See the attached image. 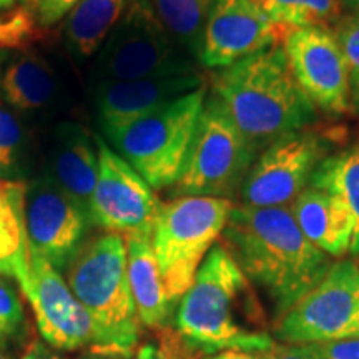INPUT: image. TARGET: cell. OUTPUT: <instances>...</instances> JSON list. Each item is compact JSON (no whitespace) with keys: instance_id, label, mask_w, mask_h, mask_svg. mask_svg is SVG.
Returning <instances> with one entry per match:
<instances>
[{"instance_id":"6da1fadb","label":"cell","mask_w":359,"mask_h":359,"mask_svg":"<svg viewBox=\"0 0 359 359\" xmlns=\"http://www.w3.org/2000/svg\"><path fill=\"white\" fill-rule=\"evenodd\" d=\"M222 236L243 275L269 303L275 325L333 264L303 235L290 208L235 203Z\"/></svg>"},{"instance_id":"7a4b0ae2","label":"cell","mask_w":359,"mask_h":359,"mask_svg":"<svg viewBox=\"0 0 359 359\" xmlns=\"http://www.w3.org/2000/svg\"><path fill=\"white\" fill-rule=\"evenodd\" d=\"M175 330L201 356L226 349L264 353L276 344L259 294L223 243L210 250L180 299Z\"/></svg>"},{"instance_id":"3957f363","label":"cell","mask_w":359,"mask_h":359,"mask_svg":"<svg viewBox=\"0 0 359 359\" xmlns=\"http://www.w3.org/2000/svg\"><path fill=\"white\" fill-rule=\"evenodd\" d=\"M212 93L259 154L276 138L318 120V110L296 82L281 43L218 70Z\"/></svg>"},{"instance_id":"277c9868","label":"cell","mask_w":359,"mask_h":359,"mask_svg":"<svg viewBox=\"0 0 359 359\" xmlns=\"http://www.w3.org/2000/svg\"><path fill=\"white\" fill-rule=\"evenodd\" d=\"M64 273L92 320V349L132 354L140 339V320L130 290L125 236L102 233L88 238Z\"/></svg>"},{"instance_id":"5b68a950","label":"cell","mask_w":359,"mask_h":359,"mask_svg":"<svg viewBox=\"0 0 359 359\" xmlns=\"http://www.w3.org/2000/svg\"><path fill=\"white\" fill-rule=\"evenodd\" d=\"M233 206L235 201L210 196H178L160 205L151 226V248L175 308L223 235Z\"/></svg>"},{"instance_id":"8992f818","label":"cell","mask_w":359,"mask_h":359,"mask_svg":"<svg viewBox=\"0 0 359 359\" xmlns=\"http://www.w3.org/2000/svg\"><path fill=\"white\" fill-rule=\"evenodd\" d=\"M206 87L170 102L103 137L155 191L172 188L182 175Z\"/></svg>"},{"instance_id":"52a82bcc","label":"cell","mask_w":359,"mask_h":359,"mask_svg":"<svg viewBox=\"0 0 359 359\" xmlns=\"http://www.w3.org/2000/svg\"><path fill=\"white\" fill-rule=\"evenodd\" d=\"M200 64L173 37L150 0H130L95 55L97 82L201 74Z\"/></svg>"},{"instance_id":"ba28073f","label":"cell","mask_w":359,"mask_h":359,"mask_svg":"<svg viewBox=\"0 0 359 359\" xmlns=\"http://www.w3.org/2000/svg\"><path fill=\"white\" fill-rule=\"evenodd\" d=\"M258 155L222 100L208 92L182 175L170 193L175 198L210 196L233 201Z\"/></svg>"},{"instance_id":"9c48e42d","label":"cell","mask_w":359,"mask_h":359,"mask_svg":"<svg viewBox=\"0 0 359 359\" xmlns=\"http://www.w3.org/2000/svg\"><path fill=\"white\" fill-rule=\"evenodd\" d=\"M281 344L330 343L359 338V266L333 262L325 278L273 327Z\"/></svg>"},{"instance_id":"30bf717a","label":"cell","mask_w":359,"mask_h":359,"mask_svg":"<svg viewBox=\"0 0 359 359\" xmlns=\"http://www.w3.org/2000/svg\"><path fill=\"white\" fill-rule=\"evenodd\" d=\"M327 156V140L311 130H296L269 143L255 160L241 185L240 205L290 208L311 183Z\"/></svg>"},{"instance_id":"8fae6325","label":"cell","mask_w":359,"mask_h":359,"mask_svg":"<svg viewBox=\"0 0 359 359\" xmlns=\"http://www.w3.org/2000/svg\"><path fill=\"white\" fill-rule=\"evenodd\" d=\"M98 150L97 185L88 217L103 233L137 235L151 233L161 201L156 191L109 143L95 135Z\"/></svg>"},{"instance_id":"7c38bea8","label":"cell","mask_w":359,"mask_h":359,"mask_svg":"<svg viewBox=\"0 0 359 359\" xmlns=\"http://www.w3.org/2000/svg\"><path fill=\"white\" fill-rule=\"evenodd\" d=\"M281 47L296 82L314 109L334 116L353 110L346 58L333 29L293 30L281 39Z\"/></svg>"},{"instance_id":"4fadbf2b","label":"cell","mask_w":359,"mask_h":359,"mask_svg":"<svg viewBox=\"0 0 359 359\" xmlns=\"http://www.w3.org/2000/svg\"><path fill=\"white\" fill-rule=\"evenodd\" d=\"M92 222L79 203L43 172L25 182V228L35 251L64 273L85 241Z\"/></svg>"},{"instance_id":"5bb4252c","label":"cell","mask_w":359,"mask_h":359,"mask_svg":"<svg viewBox=\"0 0 359 359\" xmlns=\"http://www.w3.org/2000/svg\"><path fill=\"white\" fill-rule=\"evenodd\" d=\"M281 43L266 12L248 0H215L201 35L198 64L223 70L259 50Z\"/></svg>"},{"instance_id":"9a60e30c","label":"cell","mask_w":359,"mask_h":359,"mask_svg":"<svg viewBox=\"0 0 359 359\" xmlns=\"http://www.w3.org/2000/svg\"><path fill=\"white\" fill-rule=\"evenodd\" d=\"M32 281L24 291L43 341L53 349L93 346V325L60 271L30 246Z\"/></svg>"},{"instance_id":"2e32d148","label":"cell","mask_w":359,"mask_h":359,"mask_svg":"<svg viewBox=\"0 0 359 359\" xmlns=\"http://www.w3.org/2000/svg\"><path fill=\"white\" fill-rule=\"evenodd\" d=\"M203 87L201 74L97 82L93 105L103 137Z\"/></svg>"},{"instance_id":"e0dca14e","label":"cell","mask_w":359,"mask_h":359,"mask_svg":"<svg viewBox=\"0 0 359 359\" xmlns=\"http://www.w3.org/2000/svg\"><path fill=\"white\" fill-rule=\"evenodd\" d=\"M43 173L88 215L98 175L95 135L75 122L58 123L52 132Z\"/></svg>"},{"instance_id":"ac0fdd59","label":"cell","mask_w":359,"mask_h":359,"mask_svg":"<svg viewBox=\"0 0 359 359\" xmlns=\"http://www.w3.org/2000/svg\"><path fill=\"white\" fill-rule=\"evenodd\" d=\"M4 102L22 118L52 114L60 102L62 82L47 57L34 48L17 52L0 77Z\"/></svg>"},{"instance_id":"d6986e66","label":"cell","mask_w":359,"mask_h":359,"mask_svg":"<svg viewBox=\"0 0 359 359\" xmlns=\"http://www.w3.org/2000/svg\"><path fill=\"white\" fill-rule=\"evenodd\" d=\"M290 210L303 235L327 257L341 259L351 251L353 218L338 196L308 187Z\"/></svg>"},{"instance_id":"ffe728a7","label":"cell","mask_w":359,"mask_h":359,"mask_svg":"<svg viewBox=\"0 0 359 359\" xmlns=\"http://www.w3.org/2000/svg\"><path fill=\"white\" fill-rule=\"evenodd\" d=\"M150 235L151 233H137L125 236L127 271L140 325L158 330L168 326L170 318L177 308L170 302L165 290Z\"/></svg>"},{"instance_id":"44dd1931","label":"cell","mask_w":359,"mask_h":359,"mask_svg":"<svg viewBox=\"0 0 359 359\" xmlns=\"http://www.w3.org/2000/svg\"><path fill=\"white\" fill-rule=\"evenodd\" d=\"M0 276L25 291L32 281L25 228V183L0 180Z\"/></svg>"},{"instance_id":"7402d4cb","label":"cell","mask_w":359,"mask_h":359,"mask_svg":"<svg viewBox=\"0 0 359 359\" xmlns=\"http://www.w3.org/2000/svg\"><path fill=\"white\" fill-rule=\"evenodd\" d=\"M130 0H79L64 19L62 34L69 52L79 60L97 55Z\"/></svg>"},{"instance_id":"603a6c76","label":"cell","mask_w":359,"mask_h":359,"mask_svg":"<svg viewBox=\"0 0 359 359\" xmlns=\"http://www.w3.org/2000/svg\"><path fill=\"white\" fill-rule=\"evenodd\" d=\"M309 187L331 193L346 205L353 218L349 255H359V140L334 155H327L313 173Z\"/></svg>"},{"instance_id":"cb8c5ba5","label":"cell","mask_w":359,"mask_h":359,"mask_svg":"<svg viewBox=\"0 0 359 359\" xmlns=\"http://www.w3.org/2000/svg\"><path fill=\"white\" fill-rule=\"evenodd\" d=\"M34 142L25 120L0 100V180L22 182L32 178Z\"/></svg>"},{"instance_id":"d4e9b609","label":"cell","mask_w":359,"mask_h":359,"mask_svg":"<svg viewBox=\"0 0 359 359\" xmlns=\"http://www.w3.org/2000/svg\"><path fill=\"white\" fill-rule=\"evenodd\" d=\"M264 11L281 39L299 29H333L336 22L343 17L339 0H266Z\"/></svg>"},{"instance_id":"484cf974","label":"cell","mask_w":359,"mask_h":359,"mask_svg":"<svg viewBox=\"0 0 359 359\" xmlns=\"http://www.w3.org/2000/svg\"><path fill=\"white\" fill-rule=\"evenodd\" d=\"M156 13L193 57L198 60L205 22L215 0H150Z\"/></svg>"},{"instance_id":"4316f807","label":"cell","mask_w":359,"mask_h":359,"mask_svg":"<svg viewBox=\"0 0 359 359\" xmlns=\"http://www.w3.org/2000/svg\"><path fill=\"white\" fill-rule=\"evenodd\" d=\"M45 30L32 2L17 4L0 12V50H30L45 37Z\"/></svg>"},{"instance_id":"83f0119b","label":"cell","mask_w":359,"mask_h":359,"mask_svg":"<svg viewBox=\"0 0 359 359\" xmlns=\"http://www.w3.org/2000/svg\"><path fill=\"white\" fill-rule=\"evenodd\" d=\"M333 32L346 58L353 110L359 114V17L346 13L336 22Z\"/></svg>"},{"instance_id":"f1b7e54d","label":"cell","mask_w":359,"mask_h":359,"mask_svg":"<svg viewBox=\"0 0 359 359\" xmlns=\"http://www.w3.org/2000/svg\"><path fill=\"white\" fill-rule=\"evenodd\" d=\"M201 354L188 346L177 330L165 326L156 330L155 338L143 343L135 359H198Z\"/></svg>"},{"instance_id":"f546056e","label":"cell","mask_w":359,"mask_h":359,"mask_svg":"<svg viewBox=\"0 0 359 359\" xmlns=\"http://www.w3.org/2000/svg\"><path fill=\"white\" fill-rule=\"evenodd\" d=\"M24 326V306L19 294L0 276V346L15 338Z\"/></svg>"},{"instance_id":"4dcf8cb0","label":"cell","mask_w":359,"mask_h":359,"mask_svg":"<svg viewBox=\"0 0 359 359\" xmlns=\"http://www.w3.org/2000/svg\"><path fill=\"white\" fill-rule=\"evenodd\" d=\"M318 359H359V338L303 344Z\"/></svg>"},{"instance_id":"1f68e13d","label":"cell","mask_w":359,"mask_h":359,"mask_svg":"<svg viewBox=\"0 0 359 359\" xmlns=\"http://www.w3.org/2000/svg\"><path fill=\"white\" fill-rule=\"evenodd\" d=\"M79 0H32V6L43 29H50L57 22L65 19Z\"/></svg>"},{"instance_id":"d6a6232c","label":"cell","mask_w":359,"mask_h":359,"mask_svg":"<svg viewBox=\"0 0 359 359\" xmlns=\"http://www.w3.org/2000/svg\"><path fill=\"white\" fill-rule=\"evenodd\" d=\"M268 359H318L306 346L276 343L269 351L264 353Z\"/></svg>"},{"instance_id":"836d02e7","label":"cell","mask_w":359,"mask_h":359,"mask_svg":"<svg viewBox=\"0 0 359 359\" xmlns=\"http://www.w3.org/2000/svg\"><path fill=\"white\" fill-rule=\"evenodd\" d=\"M22 359H65V358L60 356L55 349L48 346L45 341L34 339L32 343L27 346Z\"/></svg>"},{"instance_id":"e575fe53","label":"cell","mask_w":359,"mask_h":359,"mask_svg":"<svg viewBox=\"0 0 359 359\" xmlns=\"http://www.w3.org/2000/svg\"><path fill=\"white\" fill-rule=\"evenodd\" d=\"M264 353L241 351V349H226V351L213 354V356H210L208 359H268Z\"/></svg>"},{"instance_id":"d590c367","label":"cell","mask_w":359,"mask_h":359,"mask_svg":"<svg viewBox=\"0 0 359 359\" xmlns=\"http://www.w3.org/2000/svg\"><path fill=\"white\" fill-rule=\"evenodd\" d=\"M82 359H132V354L118 351H100V349H90Z\"/></svg>"},{"instance_id":"8d00e7d4","label":"cell","mask_w":359,"mask_h":359,"mask_svg":"<svg viewBox=\"0 0 359 359\" xmlns=\"http://www.w3.org/2000/svg\"><path fill=\"white\" fill-rule=\"evenodd\" d=\"M341 11H344L348 15L359 17V0H339Z\"/></svg>"},{"instance_id":"74e56055","label":"cell","mask_w":359,"mask_h":359,"mask_svg":"<svg viewBox=\"0 0 359 359\" xmlns=\"http://www.w3.org/2000/svg\"><path fill=\"white\" fill-rule=\"evenodd\" d=\"M17 4H19V0H0V12L15 7Z\"/></svg>"},{"instance_id":"f35d334b","label":"cell","mask_w":359,"mask_h":359,"mask_svg":"<svg viewBox=\"0 0 359 359\" xmlns=\"http://www.w3.org/2000/svg\"><path fill=\"white\" fill-rule=\"evenodd\" d=\"M250 4H253L255 7H258V8H262L263 12H266L264 11V7H266V0H248Z\"/></svg>"},{"instance_id":"ab89813d","label":"cell","mask_w":359,"mask_h":359,"mask_svg":"<svg viewBox=\"0 0 359 359\" xmlns=\"http://www.w3.org/2000/svg\"><path fill=\"white\" fill-rule=\"evenodd\" d=\"M0 359H12V356L4 349V346H0Z\"/></svg>"},{"instance_id":"60d3db41","label":"cell","mask_w":359,"mask_h":359,"mask_svg":"<svg viewBox=\"0 0 359 359\" xmlns=\"http://www.w3.org/2000/svg\"><path fill=\"white\" fill-rule=\"evenodd\" d=\"M32 0H19V4H30Z\"/></svg>"},{"instance_id":"b9f144b4","label":"cell","mask_w":359,"mask_h":359,"mask_svg":"<svg viewBox=\"0 0 359 359\" xmlns=\"http://www.w3.org/2000/svg\"><path fill=\"white\" fill-rule=\"evenodd\" d=\"M356 258H358V262H356V263H358V266H359V255H358V257H356Z\"/></svg>"},{"instance_id":"7bdbcfd3","label":"cell","mask_w":359,"mask_h":359,"mask_svg":"<svg viewBox=\"0 0 359 359\" xmlns=\"http://www.w3.org/2000/svg\"><path fill=\"white\" fill-rule=\"evenodd\" d=\"M0 77H2V75H0Z\"/></svg>"}]
</instances>
